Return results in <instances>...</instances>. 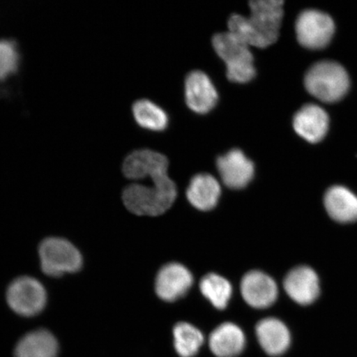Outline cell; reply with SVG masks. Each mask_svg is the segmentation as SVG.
I'll return each mask as SVG.
<instances>
[{
    "instance_id": "9",
    "label": "cell",
    "mask_w": 357,
    "mask_h": 357,
    "mask_svg": "<svg viewBox=\"0 0 357 357\" xmlns=\"http://www.w3.org/2000/svg\"><path fill=\"white\" fill-rule=\"evenodd\" d=\"M217 168L223 184L230 189L245 188L252 181L255 167L242 151L233 149L217 160Z\"/></svg>"
},
{
    "instance_id": "3",
    "label": "cell",
    "mask_w": 357,
    "mask_h": 357,
    "mask_svg": "<svg viewBox=\"0 0 357 357\" xmlns=\"http://www.w3.org/2000/svg\"><path fill=\"white\" fill-rule=\"evenodd\" d=\"M213 46L218 56L225 62L227 77L231 82L247 83L255 77L254 57L250 47L230 32L218 33Z\"/></svg>"
},
{
    "instance_id": "16",
    "label": "cell",
    "mask_w": 357,
    "mask_h": 357,
    "mask_svg": "<svg viewBox=\"0 0 357 357\" xmlns=\"http://www.w3.org/2000/svg\"><path fill=\"white\" fill-rule=\"evenodd\" d=\"M257 337L262 349L271 356L287 352L291 343V335L283 322L274 318L263 319L256 328Z\"/></svg>"
},
{
    "instance_id": "4",
    "label": "cell",
    "mask_w": 357,
    "mask_h": 357,
    "mask_svg": "<svg viewBox=\"0 0 357 357\" xmlns=\"http://www.w3.org/2000/svg\"><path fill=\"white\" fill-rule=\"evenodd\" d=\"M38 255L43 274L49 278L77 273L83 266L79 250L63 238L50 236L43 240L38 247Z\"/></svg>"
},
{
    "instance_id": "1",
    "label": "cell",
    "mask_w": 357,
    "mask_h": 357,
    "mask_svg": "<svg viewBox=\"0 0 357 357\" xmlns=\"http://www.w3.org/2000/svg\"><path fill=\"white\" fill-rule=\"evenodd\" d=\"M280 0H257L250 2L251 15H234L229 29L250 47L266 48L278 41L284 10Z\"/></svg>"
},
{
    "instance_id": "17",
    "label": "cell",
    "mask_w": 357,
    "mask_h": 357,
    "mask_svg": "<svg viewBox=\"0 0 357 357\" xmlns=\"http://www.w3.org/2000/svg\"><path fill=\"white\" fill-rule=\"evenodd\" d=\"M208 344L217 357H236L244 350L245 337L238 326L226 323L213 330Z\"/></svg>"
},
{
    "instance_id": "20",
    "label": "cell",
    "mask_w": 357,
    "mask_h": 357,
    "mask_svg": "<svg viewBox=\"0 0 357 357\" xmlns=\"http://www.w3.org/2000/svg\"><path fill=\"white\" fill-rule=\"evenodd\" d=\"M132 112L134 120L142 128L150 131H163L168 125V116L155 102L146 99L133 102Z\"/></svg>"
},
{
    "instance_id": "10",
    "label": "cell",
    "mask_w": 357,
    "mask_h": 357,
    "mask_svg": "<svg viewBox=\"0 0 357 357\" xmlns=\"http://www.w3.org/2000/svg\"><path fill=\"white\" fill-rule=\"evenodd\" d=\"M193 284L190 271L178 263H169L158 272L155 279V293L167 302H174L185 296Z\"/></svg>"
},
{
    "instance_id": "13",
    "label": "cell",
    "mask_w": 357,
    "mask_h": 357,
    "mask_svg": "<svg viewBox=\"0 0 357 357\" xmlns=\"http://www.w3.org/2000/svg\"><path fill=\"white\" fill-rule=\"evenodd\" d=\"M185 91L186 104L195 113L207 114L217 105V89L203 71L194 70L187 75Z\"/></svg>"
},
{
    "instance_id": "5",
    "label": "cell",
    "mask_w": 357,
    "mask_h": 357,
    "mask_svg": "<svg viewBox=\"0 0 357 357\" xmlns=\"http://www.w3.org/2000/svg\"><path fill=\"white\" fill-rule=\"evenodd\" d=\"M305 84L307 91L317 99L333 102L340 100L349 89L347 71L334 61H321L307 71Z\"/></svg>"
},
{
    "instance_id": "23",
    "label": "cell",
    "mask_w": 357,
    "mask_h": 357,
    "mask_svg": "<svg viewBox=\"0 0 357 357\" xmlns=\"http://www.w3.org/2000/svg\"><path fill=\"white\" fill-rule=\"evenodd\" d=\"M22 54L19 43L13 38H0V82L19 73Z\"/></svg>"
},
{
    "instance_id": "21",
    "label": "cell",
    "mask_w": 357,
    "mask_h": 357,
    "mask_svg": "<svg viewBox=\"0 0 357 357\" xmlns=\"http://www.w3.org/2000/svg\"><path fill=\"white\" fill-rule=\"evenodd\" d=\"M174 346L181 357H194L202 347L204 338L202 333L191 324H177L173 330Z\"/></svg>"
},
{
    "instance_id": "14",
    "label": "cell",
    "mask_w": 357,
    "mask_h": 357,
    "mask_svg": "<svg viewBox=\"0 0 357 357\" xmlns=\"http://www.w3.org/2000/svg\"><path fill=\"white\" fill-rule=\"evenodd\" d=\"M294 130L303 139L316 144L322 140L328 132L329 119L327 113L319 106H303L294 116Z\"/></svg>"
},
{
    "instance_id": "6",
    "label": "cell",
    "mask_w": 357,
    "mask_h": 357,
    "mask_svg": "<svg viewBox=\"0 0 357 357\" xmlns=\"http://www.w3.org/2000/svg\"><path fill=\"white\" fill-rule=\"evenodd\" d=\"M6 301L17 315L32 318L41 314L46 307L47 293L38 280L32 276H20L8 285Z\"/></svg>"
},
{
    "instance_id": "7",
    "label": "cell",
    "mask_w": 357,
    "mask_h": 357,
    "mask_svg": "<svg viewBox=\"0 0 357 357\" xmlns=\"http://www.w3.org/2000/svg\"><path fill=\"white\" fill-rule=\"evenodd\" d=\"M168 160L162 153L150 149H138L124 159L122 172L129 180L150 178L153 184L162 185L172 181L168 176Z\"/></svg>"
},
{
    "instance_id": "8",
    "label": "cell",
    "mask_w": 357,
    "mask_h": 357,
    "mask_svg": "<svg viewBox=\"0 0 357 357\" xmlns=\"http://www.w3.org/2000/svg\"><path fill=\"white\" fill-rule=\"evenodd\" d=\"M296 30L298 41L309 49L324 48L331 41L335 25L332 17L318 10H305L298 15Z\"/></svg>"
},
{
    "instance_id": "19",
    "label": "cell",
    "mask_w": 357,
    "mask_h": 357,
    "mask_svg": "<svg viewBox=\"0 0 357 357\" xmlns=\"http://www.w3.org/2000/svg\"><path fill=\"white\" fill-rule=\"evenodd\" d=\"M59 343L47 329H38L26 333L17 342L15 357H56Z\"/></svg>"
},
{
    "instance_id": "22",
    "label": "cell",
    "mask_w": 357,
    "mask_h": 357,
    "mask_svg": "<svg viewBox=\"0 0 357 357\" xmlns=\"http://www.w3.org/2000/svg\"><path fill=\"white\" fill-rule=\"evenodd\" d=\"M199 287L203 296L220 310L225 309L233 293L229 281L213 273L205 275L200 281Z\"/></svg>"
},
{
    "instance_id": "18",
    "label": "cell",
    "mask_w": 357,
    "mask_h": 357,
    "mask_svg": "<svg viewBox=\"0 0 357 357\" xmlns=\"http://www.w3.org/2000/svg\"><path fill=\"white\" fill-rule=\"evenodd\" d=\"M220 195V183L209 174H199L192 178L186 192L189 202L201 211L215 207Z\"/></svg>"
},
{
    "instance_id": "2",
    "label": "cell",
    "mask_w": 357,
    "mask_h": 357,
    "mask_svg": "<svg viewBox=\"0 0 357 357\" xmlns=\"http://www.w3.org/2000/svg\"><path fill=\"white\" fill-rule=\"evenodd\" d=\"M177 189L173 181L153 186L132 184L123 191L122 200L129 212L137 216H159L172 206Z\"/></svg>"
},
{
    "instance_id": "15",
    "label": "cell",
    "mask_w": 357,
    "mask_h": 357,
    "mask_svg": "<svg viewBox=\"0 0 357 357\" xmlns=\"http://www.w3.org/2000/svg\"><path fill=\"white\" fill-rule=\"evenodd\" d=\"M324 207L330 218L340 223L357 221V196L345 186L334 185L326 191Z\"/></svg>"
},
{
    "instance_id": "11",
    "label": "cell",
    "mask_w": 357,
    "mask_h": 357,
    "mask_svg": "<svg viewBox=\"0 0 357 357\" xmlns=\"http://www.w3.org/2000/svg\"><path fill=\"white\" fill-rule=\"evenodd\" d=\"M284 288L294 302L301 305H310L319 296V275L310 266H297L285 276Z\"/></svg>"
},
{
    "instance_id": "12",
    "label": "cell",
    "mask_w": 357,
    "mask_h": 357,
    "mask_svg": "<svg viewBox=\"0 0 357 357\" xmlns=\"http://www.w3.org/2000/svg\"><path fill=\"white\" fill-rule=\"evenodd\" d=\"M241 292L244 301L255 309H266L275 302L278 288L271 276L261 271H250L241 283Z\"/></svg>"
}]
</instances>
